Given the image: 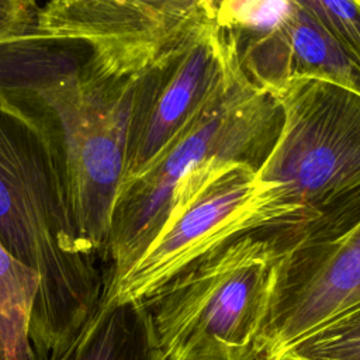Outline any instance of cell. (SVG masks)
Here are the masks:
<instances>
[{"label": "cell", "mask_w": 360, "mask_h": 360, "mask_svg": "<svg viewBox=\"0 0 360 360\" xmlns=\"http://www.w3.org/2000/svg\"><path fill=\"white\" fill-rule=\"evenodd\" d=\"M257 170L236 163L211 181L180 215L169 221L145 253L103 291L104 302H143L195 259L222 242L225 229L257 190Z\"/></svg>", "instance_id": "obj_9"}, {"label": "cell", "mask_w": 360, "mask_h": 360, "mask_svg": "<svg viewBox=\"0 0 360 360\" xmlns=\"http://www.w3.org/2000/svg\"><path fill=\"white\" fill-rule=\"evenodd\" d=\"M281 127L277 97L240 70L142 173L121 183L110 218L104 290L225 170L236 163L259 170Z\"/></svg>", "instance_id": "obj_4"}, {"label": "cell", "mask_w": 360, "mask_h": 360, "mask_svg": "<svg viewBox=\"0 0 360 360\" xmlns=\"http://www.w3.org/2000/svg\"><path fill=\"white\" fill-rule=\"evenodd\" d=\"M345 53L360 66V1L301 0Z\"/></svg>", "instance_id": "obj_14"}, {"label": "cell", "mask_w": 360, "mask_h": 360, "mask_svg": "<svg viewBox=\"0 0 360 360\" xmlns=\"http://www.w3.org/2000/svg\"><path fill=\"white\" fill-rule=\"evenodd\" d=\"M39 6L32 0H0V42L28 32L37 22Z\"/></svg>", "instance_id": "obj_15"}, {"label": "cell", "mask_w": 360, "mask_h": 360, "mask_svg": "<svg viewBox=\"0 0 360 360\" xmlns=\"http://www.w3.org/2000/svg\"><path fill=\"white\" fill-rule=\"evenodd\" d=\"M273 94L283 110L280 135L256 173L255 195L221 245L252 235L281 256L360 219V94L305 76L290 77Z\"/></svg>", "instance_id": "obj_3"}, {"label": "cell", "mask_w": 360, "mask_h": 360, "mask_svg": "<svg viewBox=\"0 0 360 360\" xmlns=\"http://www.w3.org/2000/svg\"><path fill=\"white\" fill-rule=\"evenodd\" d=\"M278 257L269 242L238 236L195 259L141 302L165 360H257Z\"/></svg>", "instance_id": "obj_5"}, {"label": "cell", "mask_w": 360, "mask_h": 360, "mask_svg": "<svg viewBox=\"0 0 360 360\" xmlns=\"http://www.w3.org/2000/svg\"><path fill=\"white\" fill-rule=\"evenodd\" d=\"M242 70L217 6L135 82L124 179L142 173Z\"/></svg>", "instance_id": "obj_6"}, {"label": "cell", "mask_w": 360, "mask_h": 360, "mask_svg": "<svg viewBox=\"0 0 360 360\" xmlns=\"http://www.w3.org/2000/svg\"><path fill=\"white\" fill-rule=\"evenodd\" d=\"M264 360H291V359H284V357H274V359H264Z\"/></svg>", "instance_id": "obj_16"}, {"label": "cell", "mask_w": 360, "mask_h": 360, "mask_svg": "<svg viewBox=\"0 0 360 360\" xmlns=\"http://www.w3.org/2000/svg\"><path fill=\"white\" fill-rule=\"evenodd\" d=\"M274 357L291 360H360V307L304 336Z\"/></svg>", "instance_id": "obj_13"}, {"label": "cell", "mask_w": 360, "mask_h": 360, "mask_svg": "<svg viewBox=\"0 0 360 360\" xmlns=\"http://www.w3.org/2000/svg\"><path fill=\"white\" fill-rule=\"evenodd\" d=\"M39 276L0 245V360H37L30 323Z\"/></svg>", "instance_id": "obj_12"}, {"label": "cell", "mask_w": 360, "mask_h": 360, "mask_svg": "<svg viewBox=\"0 0 360 360\" xmlns=\"http://www.w3.org/2000/svg\"><path fill=\"white\" fill-rule=\"evenodd\" d=\"M0 245L39 276L30 339L37 360H58L97 311L103 270L80 232L52 128L3 93Z\"/></svg>", "instance_id": "obj_1"}, {"label": "cell", "mask_w": 360, "mask_h": 360, "mask_svg": "<svg viewBox=\"0 0 360 360\" xmlns=\"http://www.w3.org/2000/svg\"><path fill=\"white\" fill-rule=\"evenodd\" d=\"M136 77L111 72L87 44L45 37L35 25L0 42V93L52 128L80 232L101 262L124 179Z\"/></svg>", "instance_id": "obj_2"}, {"label": "cell", "mask_w": 360, "mask_h": 360, "mask_svg": "<svg viewBox=\"0 0 360 360\" xmlns=\"http://www.w3.org/2000/svg\"><path fill=\"white\" fill-rule=\"evenodd\" d=\"M283 34L288 79L292 76L319 79L360 94V66L345 53L301 0H290Z\"/></svg>", "instance_id": "obj_11"}, {"label": "cell", "mask_w": 360, "mask_h": 360, "mask_svg": "<svg viewBox=\"0 0 360 360\" xmlns=\"http://www.w3.org/2000/svg\"><path fill=\"white\" fill-rule=\"evenodd\" d=\"M58 360H165L141 302H104Z\"/></svg>", "instance_id": "obj_10"}, {"label": "cell", "mask_w": 360, "mask_h": 360, "mask_svg": "<svg viewBox=\"0 0 360 360\" xmlns=\"http://www.w3.org/2000/svg\"><path fill=\"white\" fill-rule=\"evenodd\" d=\"M359 307L360 219L335 236L297 245L278 257L257 336V360L274 357Z\"/></svg>", "instance_id": "obj_8"}, {"label": "cell", "mask_w": 360, "mask_h": 360, "mask_svg": "<svg viewBox=\"0 0 360 360\" xmlns=\"http://www.w3.org/2000/svg\"><path fill=\"white\" fill-rule=\"evenodd\" d=\"M214 8L208 0H53L35 30L87 44L111 72L136 77Z\"/></svg>", "instance_id": "obj_7"}]
</instances>
